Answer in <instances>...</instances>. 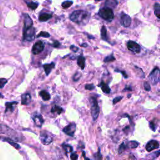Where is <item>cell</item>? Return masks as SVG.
I'll return each mask as SVG.
<instances>
[{
  "instance_id": "e575fe53",
  "label": "cell",
  "mask_w": 160,
  "mask_h": 160,
  "mask_svg": "<svg viewBox=\"0 0 160 160\" xmlns=\"http://www.w3.org/2000/svg\"><path fill=\"white\" fill-rule=\"evenodd\" d=\"M81 76H82V74L81 73H76L74 75V76H73V80H74V82H77L80 79Z\"/></svg>"
},
{
  "instance_id": "8d00e7d4",
  "label": "cell",
  "mask_w": 160,
  "mask_h": 160,
  "mask_svg": "<svg viewBox=\"0 0 160 160\" xmlns=\"http://www.w3.org/2000/svg\"><path fill=\"white\" fill-rule=\"evenodd\" d=\"M85 89L86 90H93L95 88V87L93 85V84H88V85H85Z\"/></svg>"
},
{
  "instance_id": "8fae6325",
  "label": "cell",
  "mask_w": 160,
  "mask_h": 160,
  "mask_svg": "<svg viewBox=\"0 0 160 160\" xmlns=\"http://www.w3.org/2000/svg\"><path fill=\"white\" fill-rule=\"evenodd\" d=\"M159 146V143L156 140H151L149 141L146 145V149L148 152H151V151L158 149Z\"/></svg>"
},
{
  "instance_id": "ab89813d",
  "label": "cell",
  "mask_w": 160,
  "mask_h": 160,
  "mask_svg": "<svg viewBox=\"0 0 160 160\" xmlns=\"http://www.w3.org/2000/svg\"><path fill=\"white\" fill-rule=\"evenodd\" d=\"M122 98H123L122 96H118V97H116V98H114V100H113V104H114L117 103L118 102L121 101V100H122Z\"/></svg>"
},
{
  "instance_id": "f6af8a7d",
  "label": "cell",
  "mask_w": 160,
  "mask_h": 160,
  "mask_svg": "<svg viewBox=\"0 0 160 160\" xmlns=\"http://www.w3.org/2000/svg\"><path fill=\"white\" fill-rule=\"evenodd\" d=\"M124 91H132V88L131 87H127L124 89Z\"/></svg>"
},
{
  "instance_id": "f35d334b",
  "label": "cell",
  "mask_w": 160,
  "mask_h": 160,
  "mask_svg": "<svg viewBox=\"0 0 160 160\" xmlns=\"http://www.w3.org/2000/svg\"><path fill=\"white\" fill-rule=\"evenodd\" d=\"M144 88L147 91H149L151 90V87L148 82H144Z\"/></svg>"
},
{
  "instance_id": "2e32d148",
  "label": "cell",
  "mask_w": 160,
  "mask_h": 160,
  "mask_svg": "<svg viewBox=\"0 0 160 160\" xmlns=\"http://www.w3.org/2000/svg\"><path fill=\"white\" fill-rule=\"evenodd\" d=\"M55 64L54 63H51L50 64H46L43 65V68L45 71V73L47 74V76H48L49 74L51 73V70L55 68Z\"/></svg>"
},
{
  "instance_id": "d6a6232c",
  "label": "cell",
  "mask_w": 160,
  "mask_h": 160,
  "mask_svg": "<svg viewBox=\"0 0 160 160\" xmlns=\"http://www.w3.org/2000/svg\"><path fill=\"white\" fill-rule=\"evenodd\" d=\"M50 36V34L48 33V32H46V31H42L40 32L38 35L37 36V38H39V37H44V38H49Z\"/></svg>"
},
{
  "instance_id": "4fadbf2b",
  "label": "cell",
  "mask_w": 160,
  "mask_h": 160,
  "mask_svg": "<svg viewBox=\"0 0 160 160\" xmlns=\"http://www.w3.org/2000/svg\"><path fill=\"white\" fill-rule=\"evenodd\" d=\"M24 17V29L33 26V21L28 14H23Z\"/></svg>"
},
{
  "instance_id": "ee69618b",
  "label": "cell",
  "mask_w": 160,
  "mask_h": 160,
  "mask_svg": "<svg viewBox=\"0 0 160 160\" xmlns=\"http://www.w3.org/2000/svg\"><path fill=\"white\" fill-rule=\"evenodd\" d=\"M119 72L122 73L123 74V75L124 78H128V75L127 74V73H126V72H125V71H119Z\"/></svg>"
},
{
  "instance_id": "b9f144b4",
  "label": "cell",
  "mask_w": 160,
  "mask_h": 160,
  "mask_svg": "<svg viewBox=\"0 0 160 160\" xmlns=\"http://www.w3.org/2000/svg\"><path fill=\"white\" fill-rule=\"evenodd\" d=\"M78 155L76 153H72L71 154V160H78Z\"/></svg>"
},
{
  "instance_id": "e0dca14e",
  "label": "cell",
  "mask_w": 160,
  "mask_h": 160,
  "mask_svg": "<svg viewBox=\"0 0 160 160\" xmlns=\"http://www.w3.org/2000/svg\"><path fill=\"white\" fill-rule=\"evenodd\" d=\"M52 18V15L50 13H43L40 15L39 16V20L40 21H47Z\"/></svg>"
},
{
  "instance_id": "7bdbcfd3",
  "label": "cell",
  "mask_w": 160,
  "mask_h": 160,
  "mask_svg": "<svg viewBox=\"0 0 160 160\" xmlns=\"http://www.w3.org/2000/svg\"><path fill=\"white\" fill-rule=\"evenodd\" d=\"M70 50H72V51H74V52H77L79 49H78V47H75V46H74V45H71V46L70 47Z\"/></svg>"
},
{
  "instance_id": "f1b7e54d",
  "label": "cell",
  "mask_w": 160,
  "mask_h": 160,
  "mask_svg": "<svg viewBox=\"0 0 160 160\" xmlns=\"http://www.w3.org/2000/svg\"><path fill=\"white\" fill-rule=\"evenodd\" d=\"M63 149L65 150V151L66 153H71L73 150V147L69 144H63Z\"/></svg>"
},
{
  "instance_id": "7dc6e473",
  "label": "cell",
  "mask_w": 160,
  "mask_h": 160,
  "mask_svg": "<svg viewBox=\"0 0 160 160\" xmlns=\"http://www.w3.org/2000/svg\"><path fill=\"white\" fill-rule=\"evenodd\" d=\"M131 96V95H128V98H130Z\"/></svg>"
},
{
  "instance_id": "4316f807",
  "label": "cell",
  "mask_w": 160,
  "mask_h": 160,
  "mask_svg": "<svg viewBox=\"0 0 160 160\" xmlns=\"http://www.w3.org/2000/svg\"><path fill=\"white\" fill-rule=\"evenodd\" d=\"M27 5H28V7L31 8V10H36L38 7V3H36V2H29V3H27Z\"/></svg>"
},
{
  "instance_id": "60d3db41",
  "label": "cell",
  "mask_w": 160,
  "mask_h": 160,
  "mask_svg": "<svg viewBox=\"0 0 160 160\" xmlns=\"http://www.w3.org/2000/svg\"><path fill=\"white\" fill-rule=\"evenodd\" d=\"M60 45H61L60 43L59 42L56 41V40H55V41H54L53 43V44H51V46H52V47H53L54 48H58Z\"/></svg>"
},
{
  "instance_id": "277c9868",
  "label": "cell",
  "mask_w": 160,
  "mask_h": 160,
  "mask_svg": "<svg viewBox=\"0 0 160 160\" xmlns=\"http://www.w3.org/2000/svg\"><path fill=\"white\" fill-rule=\"evenodd\" d=\"M150 82L153 85H156L160 82V69L159 68H154L149 75Z\"/></svg>"
},
{
  "instance_id": "f546056e",
  "label": "cell",
  "mask_w": 160,
  "mask_h": 160,
  "mask_svg": "<svg viewBox=\"0 0 160 160\" xmlns=\"http://www.w3.org/2000/svg\"><path fill=\"white\" fill-rule=\"evenodd\" d=\"M73 2H71V1H66V2H64L63 3H62V7L64 9H66V8H69L72 5H73Z\"/></svg>"
},
{
  "instance_id": "7a4b0ae2",
  "label": "cell",
  "mask_w": 160,
  "mask_h": 160,
  "mask_svg": "<svg viewBox=\"0 0 160 160\" xmlns=\"http://www.w3.org/2000/svg\"><path fill=\"white\" fill-rule=\"evenodd\" d=\"M91 104V115L94 121L97 119L99 114H100V107L98 104L97 100L95 97L91 96L90 100Z\"/></svg>"
},
{
  "instance_id": "30bf717a",
  "label": "cell",
  "mask_w": 160,
  "mask_h": 160,
  "mask_svg": "<svg viewBox=\"0 0 160 160\" xmlns=\"http://www.w3.org/2000/svg\"><path fill=\"white\" fill-rule=\"evenodd\" d=\"M40 139H41L42 143L45 145L50 144L53 141V138L49 134H48L47 132L42 133Z\"/></svg>"
},
{
  "instance_id": "5b68a950",
  "label": "cell",
  "mask_w": 160,
  "mask_h": 160,
  "mask_svg": "<svg viewBox=\"0 0 160 160\" xmlns=\"http://www.w3.org/2000/svg\"><path fill=\"white\" fill-rule=\"evenodd\" d=\"M35 38V29L33 26L24 29L23 40L28 42H32Z\"/></svg>"
},
{
  "instance_id": "9a60e30c",
  "label": "cell",
  "mask_w": 160,
  "mask_h": 160,
  "mask_svg": "<svg viewBox=\"0 0 160 160\" xmlns=\"http://www.w3.org/2000/svg\"><path fill=\"white\" fill-rule=\"evenodd\" d=\"M31 100V96L29 94H23L21 96V104L24 105H28L29 104Z\"/></svg>"
},
{
  "instance_id": "603a6c76",
  "label": "cell",
  "mask_w": 160,
  "mask_h": 160,
  "mask_svg": "<svg viewBox=\"0 0 160 160\" xmlns=\"http://www.w3.org/2000/svg\"><path fill=\"white\" fill-rule=\"evenodd\" d=\"M101 38L104 40V41H108V34H107V30L106 28L103 26L101 30Z\"/></svg>"
},
{
  "instance_id": "d4e9b609",
  "label": "cell",
  "mask_w": 160,
  "mask_h": 160,
  "mask_svg": "<svg viewBox=\"0 0 160 160\" xmlns=\"http://www.w3.org/2000/svg\"><path fill=\"white\" fill-rule=\"evenodd\" d=\"M159 156H160V149L157 151H155L153 153L149 154L147 156V158L148 159H156V158H158Z\"/></svg>"
},
{
  "instance_id": "3957f363",
  "label": "cell",
  "mask_w": 160,
  "mask_h": 160,
  "mask_svg": "<svg viewBox=\"0 0 160 160\" xmlns=\"http://www.w3.org/2000/svg\"><path fill=\"white\" fill-rule=\"evenodd\" d=\"M98 15L101 18L108 21H111L114 17L113 10L111 8L106 7L101 9L98 12Z\"/></svg>"
},
{
  "instance_id": "6da1fadb",
  "label": "cell",
  "mask_w": 160,
  "mask_h": 160,
  "mask_svg": "<svg viewBox=\"0 0 160 160\" xmlns=\"http://www.w3.org/2000/svg\"><path fill=\"white\" fill-rule=\"evenodd\" d=\"M69 18L72 21L79 25H85L88 23L90 15L84 10H76L70 15Z\"/></svg>"
},
{
  "instance_id": "74e56055",
  "label": "cell",
  "mask_w": 160,
  "mask_h": 160,
  "mask_svg": "<svg viewBox=\"0 0 160 160\" xmlns=\"http://www.w3.org/2000/svg\"><path fill=\"white\" fill-rule=\"evenodd\" d=\"M95 157L96 160H102V155L100 153V149H98V152L95 154Z\"/></svg>"
},
{
  "instance_id": "d590c367",
  "label": "cell",
  "mask_w": 160,
  "mask_h": 160,
  "mask_svg": "<svg viewBox=\"0 0 160 160\" xmlns=\"http://www.w3.org/2000/svg\"><path fill=\"white\" fill-rule=\"evenodd\" d=\"M149 127L153 131H156V125L154 123V121L153 120V121H151L150 123H149Z\"/></svg>"
},
{
  "instance_id": "83f0119b",
  "label": "cell",
  "mask_w": 160,
  "mask_h": 160,
  "mask_svg": "<svg viewBox=\"0 0 160 160\" xmlns=\"http://www.w3.org/2000/svg\"><path fill=\"white\" fill-rule=\"evenodd\" d=\"M138 143L137 141H130L127 145V147L128 148H136L138 146Z\"/></svg>"
},
{
  "instance_id": "484cf974",
  "label": "cell",
  "mask_w": 160,
  "mask_h": 160,
  "mask_svg": "<svg viewBox=\"0 0 160 160\" xmlns=\"http://www.w3.org/2000/svg\"><path fill=\"white\" fill-rule=\"evenodd\" d=\"M5 141H7L9 144H10L11 146H13V147H15L16 149H20V145L18 144V143H15V142H14L13 141H12L11 139H10V138H5Z\"/></svg>"
},
{
  "instance_id": "44dd1931",
  "label": "cell",
  "mask_w": 160,
  "mask_h": 160,
  "mask_svg": "<svg viewBox=\"0 0 160 160\" xmlns=\"http://www.w3.org/2000/svg\"><path fill=\"white\" fill-rule=\"evenodd\" d=\"M99 87L101 88L102 91L103 93H106V94H109L111 92V89L109 88V87L104 82H101L100 85Z\"/></svg>"
},
{
  "instance_id": "4dcf8cb0",
  "label": "cell",
  "mask_w": 160,
  "mask_h": 160,
  "mask_svg": "<svg viewBox=\"0 0 160 160\" xmlns=\"http://www.w3.org/2000/svg\"><path fill=\"white\" fill-rule=\"evenodd\" d=\"M127 145L125 144V143H123L121 145L119 146V149H118V153H119V154L123 153V152L125 150V149L127 148Z\"/></svg>"
},
{
  "instance_id": "52a82bcc",
  "label": "cell",
  "mask_w": 160,
  "mask_h": 160,
  "mask_svg": "<svg viewBox=\"0 0 160 160\" xmlns=\"http://www.w3.org/2000/svg\"><path fill=\"white\" fill-rule=\"evenodd\" d=\"M44 48V43L42 41H39L33 45L32 48V53L34 55H38L43 51Z\"/></svg>"
},
{
  "instance_id": "ac0fdd59",
  "label": "cell",
  "mask_w": 160,
  "mask_h": 160,
  "mask_svg": "<svg viewBox=\"0 0 160 160\" xmlns=\"http://www.w3.org/2000/svg\"><path fill=\"white\" fill-rule=\"evenodd\" d=\"M118 5V2L114 1V0H108L105 2V7L106 8H115Z\"/></svg>"
},
{
  "instance_id": "836d02e7",
  "label": "cell",
  "mask_w": 160,
  "mask_h": 160,
  "mask_svg": "<svg viewBox=\"0 0 160 160\" xmlns=\"http://www.w3.org/2000/svg\"><path fill=\"white\" fill-rule=\"evenodd\" d=\"M7 83V79L4 78L0 79V88H3Z\"/></svg>"
},
{
  "instance_id": "bcb514c9",
  "label": "cell",
  "mask_w": 160,
  "mask_h": 160,
  "mask_svg": "<svg viewBox=\"0 0 160 160\" xmlns=\"http://www.w3.org/2000/svg\"><path fill=\"white\" fill-rule=\"evenodd\" d=\"M81 46L83 47H88V45H87V43H83V44H82Z\"/></svg>"
},
{
  "instance_id": "ba28073f",
  "label": "cell",
  "mask_w": 160,
  "mask_h": 160,
  "mask_svg": "<svg viewBox=\"0 0 160 160\" xmlns=\"http://www.w3.org/2000/svg\"><path fill=\"white\" fill-rule=\"evenodd\" d=\"M128 49L134 53H139L141 51L140 46L136 42L133 41H129L127 43Z\"/></svg>"
},
{
  "instance_id": "cb8c5ba5",
  "label": "cell",
  "mask_w": 160,
  "mask_h": 160,
  "mask_svg": "<svg viewBox=\"0 0 160 160\" xmlns=\"http://www.w3.org/2000/svg\"><path fill=\"white\" fill-rule=\"evenodd\" d=\"M63 111V109L58 106H56V105H55L52 108H51V112L52 113H57V114H60Z\"/></svg>"
},
{
  "instance_id": "8992f818",
  "label": "cell",
  "mask_w": 160,
  "mask_h": 160,
  "mask_svg": "<svg viewBox=\"0 0 160 160\" xmlns=\"http://www.w3.org/2000/svg\"><path fill=\"white\" fill-rule=\"evenodd\" d=\"M31 118L36 127H42V125L44 123V119L41 114H39L38 113H34L32 114Z\"/></svg>"
},
{
  "instance_id": "5bb4252c",
  "label": "cell",
  "mask_w": 160,
  "mask_h": 160,
  "mask_svg": "<svg viewBox=\"0 0 160 160\" xmlns=\"http://www.w3.org/2000/svg\"><path fill=\"white\" fill-rule=\"evenodd\" d=\"M18 104V102H7L5 103V106H6V109H5V112H13L15 109V106H16V104Z\"/></svg>"
},
{
  "instance_id": "7402d4cb",
  "label": "cell",
  "mask_w": 160,
  "mask_h": 160,
  "mask_svg": "<svg viewBox=\"0 0 160 160\" xmlns=\"http://www.w3.org/2000/svg\"><path fill=\"white\" fill-rule=\"evenodd\" d=\"M154 12L156 16L160 20V4L156 3L154 5Z\"/></svg>"
},
{
  "instance_id": "9c48e42d",
  "label": "cell",
  "mask_w": 160,
  "mask_h": 160,
  "mask_svg": "<svg viewBox=\"0 0 160 160\" xmlns=\"http://www.w3.org/2000/svg\"><path fill=\"white\" fill-rule=\"evenodd\" d=\"M76 126L75 123H71L63 128V132L68 136H73L76 131Z\"/></svg>"
},
{
  "instance_id": "ffe728a7",
  "label": "cell",
  "mask_w": 160,
  "mask_h": 160,
  "mask_svg": "<svg viewBox=\"0 0 160 160\" xmlns=\"http://www.w3.org/2000/svg\"><path fill=\"white\" fill-rule=\"evenodd\" d=\"M77 64L82 68V69H83L85 67V58L83 56H80L78 58Z\"/></svg>"
},
{
  "instance_id": "d6986e66",
  "label": "cell",
  "mask_w": 160,
  "mask_h": 160,
  "mask_svg": "<svg viewBox=\"0 0 160 160\" xmlns=\"http://www.w3.org/2000/svg\"><path fill=\"white\" fill-rule=\"evenodd\" d=\"M39 96L42 98L44 101H48L50 100L51 96L48 92L45 90H42L39 93Z\"/></svg>"
},
{
  "instance_id": "7c38bea8",
  "label": "cell",
  "mask_w": 160,
  "mask_h": 160,
  "mask_svg": "<svg viewBox=\"0 0 160 160\" xmlns=\"http://www.w3.org/2000/svg\"><path fill=\"white\" fill-rule=\"evenodd\" d=\"M121 23L125 27H129L131 23V19L128 15H123L121 17Z\"/></svg>"
},
{
  "instance_id": "1f68e13d",
  "label": "cell",
  "mask_w": 160,
  "mask_h": 160,
  "mask_svg": "<svg viewBox=\"0 0 160 160\" xmlns=\"http://www.w3.org/2000/svg\"><path fill=\"white\" fill-rule=\"evenodd\" d=\"M116 59L114 57V56L113 55H109L108 56H106V58H104V62L105 63H108V62H111V61H114Z\"/></svg>"
}]
</instances>
